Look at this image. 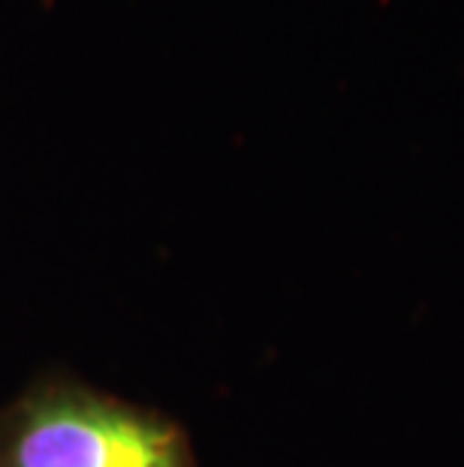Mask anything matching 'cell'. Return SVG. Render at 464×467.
Segmentation results:
<instances>
[{
	"label": "cell",
	"instance_id": "1",
	"mask_svg": "<svg viewBox=\"0 0 464 467\" xmlns=\"http://www.w3.org/2000/svg\"><path fill=\"white\" fill-rule=\"evenodd\" d=\"M0 467H196V452L154 407L43 377L0 410Z\"/></svg>",
	"mask_w": 464,
	"mask_h": 467
}]
</instances>
